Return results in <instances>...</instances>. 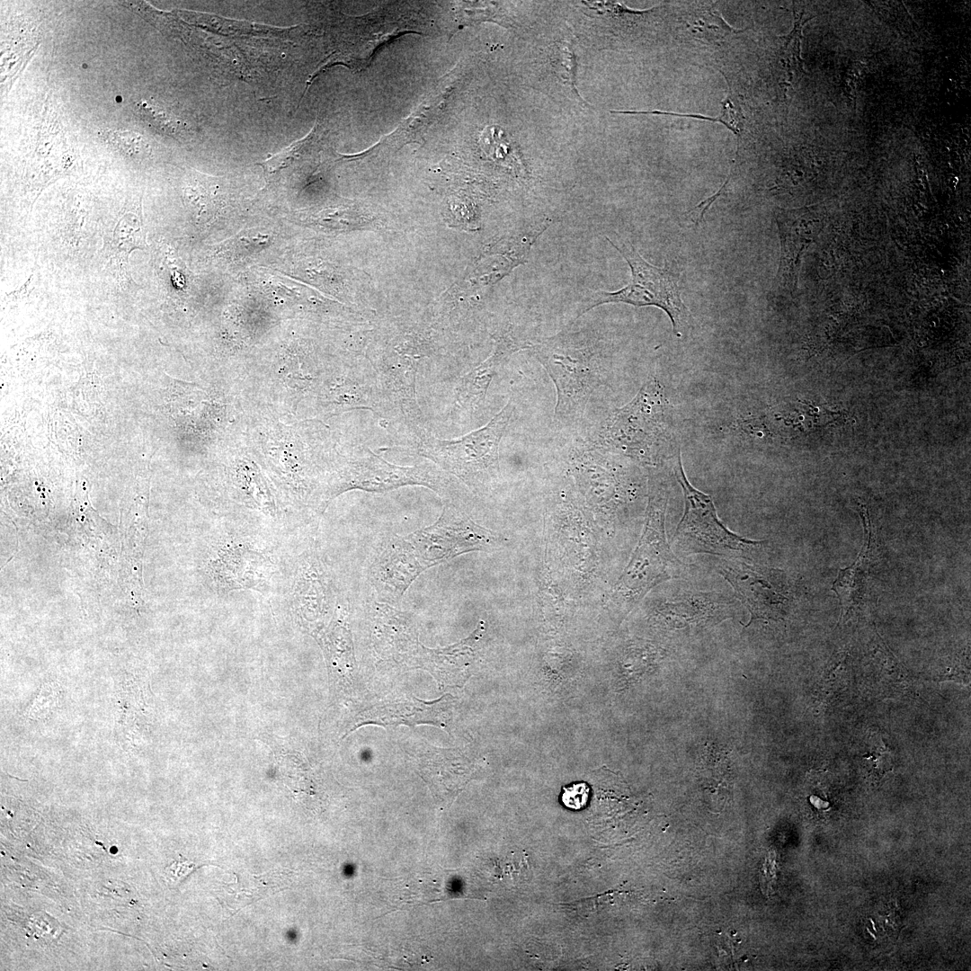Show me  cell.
Masks as SVG:
<instances>
[{
	"instance_id": "obj_1",
	"label": "cell",
	"mask_w": 971,
	"mask_h": 971,
	"mask_svg": "<svg viewBox=\"0 0 971 971\" xmlns=\"http://www.w3.org/2000/svg\"><path fill=\"white\" fill-rule=\"evenodd\" d=\"M495 541L490 531L445 505L432 525L388 542L371 565V583L379 599L396 601L423 571L460 554L486 550Z\"/></svg>"
},
{
	"instance_id": "obj_2",
	"label": "cell",
	"mask_w": 971,
	"mask_h": 971,
	"mask_svg": "<svg viewBox=\"0 0 971 971\" xmlns=\"http://www.w3.org/2000/svg\"><path fill=\"white\" fill-rule=\"evenodd\" d=\"M608 242L622 255L630 268V281L615 291L596 290L592 293L581 310L608 303H625L635 307H656L669 316L674 334L681 336L690 323V313L681 299L679 279L669 270L656 267L646 261L632 245Z\"/></svg>"
},
{
	"instance_id": "obj_3",
	"label": "cell",
	"mask_w": 971,
	"mask_h": 971,
	"mask_svg": "<svg viewBox=\"0 0 971 971\" xmlns=\"http://www.w3.org/2000/svg\"><path fill=\"white\" fill-rule=\"evenodd\" d=\"M423 486L442 497L449 494L450 478L440 467L429 463L404 467L392 464L367 450L334 470L323 486L322 505L348 490L385 492L405 486Z\"/></svg>"
},
{
	"instance_id": "obj_4",
	"label": "cell",
	"mask_w": 971,
	"mask_h": 971,
	"mask_svg": "<svg viewBox=\"0 0 971 971\" xmlns=\"http://www.w3.org/2000/svg\"><path fill=\"white\" fill-rule=\"evenodd\" d=\"M512 411L509 402L487 424L458 439L441 440L427 432L418 440L417 451L445 472L471 482L497 466L499 444Z\"/></svg>"
},
{
	"instance_id": "obj_5",
	"label": "cell",
	"mask_w": 971,
	"mask_h": 971,
	"mask_svg": "<svg viewBox=\"0 0 971 971\" xmlns=\"http://www.w3.org/2000/svg\"><path fill=\"white\" fill-rule=\"evenodd\" d=\"M674 475L681 485L684 512L677 524L675 539L692 552L707 554L742 553L763 544L743 538L727 529L719 520L710 495L691 486L677 456Z\"/></svg>"
},
{
	"instance_id": "obj_6",
	"label": "cell",
	"mask_w": 971,
	"mask_h": 971,
	"mask_svg": "<svg viewBox=\"0 0 971 971\" xmlns=\"http://www.w3.org/2000/svg\"><path fill=\"white\" fill-rule=\"evenodd\" d=\"M719 573L746 606L753 620L779 616L787 601L780 571L739 560H723Z\"/></svg>"
},
{
	"instance_id": "obj_7",
	"label": "cell",
	"mask_w": 971,
	"mask_h": 971,
	"mask_svg": "<svg viewBox=\"0 0 971 971\" xmlns=\"http://www.w3.org/2000/svg\"><path fill=\"white\" fill-rule=\"evenodd\" d=\"M273 568L268 555L239 541L223 544L209 566L210 579L219 594L242 589L263 590Z\"/></svg>"
},
{
	"instance_id": "obj_8",
	"label": "cell",
	"mask_w": 971,
	"mask_h": 971,
	"mask_svg": "<svg viewBox=\"0 0 971 971\" xmlns=\"http://www.w3.org/2000/svg\"><path fill=\"white\" fill-rule=\"evenodd\" d=\"M665 500L660 503L651 502L647 521L642 540L631 563L633 579L642 574L646 576V583L676 578L683 572L686 566L672 552L664 534ZM641 575V580H642Z\"/></svg>"
},
{
	"instance_id": "obj_9",
	"label": "cell",
	"mask_w": 971,
	"mask_h": 971,
	"mask_svg": "<svg viewBox=\"0 0 971 971\" xmlns=\"http://www.w3.org/2000/svg\"><path fill=\"white\" fill-rule=\"evenodd\" d=\"M452 698L444 695L433 701H423L414 697L374 706L359 715L354 728L368 724L382 726L398 725L415 726L429 724L446 727Z\"/></svg>"
},
{
	"instance_id": "obj_10",
	"label": "cell",
	"mask_w": 971,
	"mask_h": 971,
	"mask_svg": "<svg viewBox=\"0 0 971 971\" xmlns=\"http://www.w3.org/2000/svg\"><path fill=\"white\" fill-rule=\"evenodd\" d=\"M292 609L305 624H315L325 618L333 603L332 587L322 563L314 557L299 566L291 591Z\"/></svg>"
},
{
	"instance_id": "obj_11",
	"label": "cell",
	"mask_w": 971,
	"mask_h": 971,
	"mask_svg": "<svg viewBox=\"0 0 971 971\" xmlns=\"http://www.w3.org/2000/svg\"><path fill=\"white\" fill-rule=\"evenodd\" d=\"M452 83L445 77L429 92L421 105L398 127L374 147H399L422 138V133L440 115L451 91Z\"/></svg>"
},
{
	"instance_id": "obj_12",
	"label": "cell",
	"mask_w": 971,
	"mask_h": 971,
	"mask_svg": "<svg viewBox=\"0 0 971 971\" xmlns=\"http://www.w3.org/2000/svg\"><path fill=\"white\" fill-rule=\"evenodd\" d=\"M233 493L237 500L249 508L277 518L280 507L261 472L249 463H238L230 470Z\"/></svg>"
},
{
	"instance_id": "obj_13",
	"label": "cell",
	"mask_w": 971,
	"mask_h": 971,
	"mask_svg": "<svg viewBox=\"0 0 971 971\" xmlns=\"http://www.w3.org/2000/svg\"><path fill=\"white\" fill-rule=\"evenodd\" d=\"M507 345L497 346L495 352L459 380L456 388V405L461 409L478 407L486 397L488 387L498 365L510 353Z\"/></svg>"
},
{
	"instance_id": "obj_14",
	"label": "cell",
	"mask_w": 971,
	"mask_h": 971,
	"mask_svg": "<svg viewBox=\"0 0 971 971\" xmlns=\"http://www.w3.org/2000/svg\"><path fill=\"white\" fill-rule=\"evenodd\" d=\"M686 24L695 37L708 41L723 40L732 34L746 30H737L731 27L719 12L712 8L693 14L691 18L686 21Z\"/></svg>"
},
{
	"instance_id": "obj_15",
	"label": "cell",
	"mask_w": 971,
	"mask_h": 971,
	"mask_svg": "<svg viewBox=\"0 0 971 971\" xmlns=\"http://www.w3.org/2000/svg\"><path fill=\"white\" fill-rule=\"evenodd\" d=\"M141 221L133 214H125L118 223L115 230V244L117 247L127 253L134 248H141Z\"/></svg>"
},
{
	"instance_id": "obj_16",
	"label": "cell",
	"mask_w": 971,
	"mask_h": 971,
	"mask_svg": "<svg viewBox=\"0 0 971 971\" xmlns=\"http://www.w3.org/2000/svg\"><path fill=\"white\" fill-rule=\"evenodd\" d=\"M558 57L557 58V67L559 75L564 81L568 82L571 89L576 93L575 87V70H576V58L568 44H564L558 47ZM577 94V93H576Z\"/></svg>"
},
{
	"instance_id": "obj_17",
	"label": "cell",
	"mask_w": 971,
	"mask_h": 971,
	"mask_svg": "<svg viewBox=\"0 0 971 971\" xmlns=\"http://www.w3.org/2000/svg\"><path fill=\"white\" fill-rule=\"evenodd\" d=\"M590 788L585 782H576L563 788L562 803L573 810L583 808L589 799Z\"/></svg>"
},
{
	"instance_id": "obj_18",
	"label": "cell",
	"mask_w": 971,
	"mask_h": 971,
	"mask_svg": "<svg viewBox=\"0 0 971 971\" xmlns=\"http://www.w3.org/2000/svg\"><path fill=\"white\" fill-rule=\"evenodd\" d=\"M810 19L812 18L803 19V13H800L798 17L796 16L795 24L792 31L788 35L782 37L785 40L783 46L784 49H786L791 42H793V55L797 58V61L800 67H802V60L800 58L802 28L803 25Z\"/></svg>"
}]
</instances>
